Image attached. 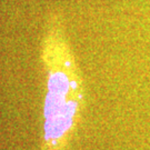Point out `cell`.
<instances>
[{"label": "cell", "mask_w": 150, "mask_h": 150, "mask_svg": "<svg viewBox=\"0 0 150 150\" xmlns=\"http://www.w3.org/2000/svg\"><path fill=\"white\" fill-rule=\"evenodd\" d=\"M41 61L46 74L41 150H68L85 107V87L59 13L47 20Z\"/></svg>", "instance_id": "cell-1"}]
</instances>
